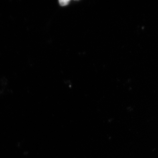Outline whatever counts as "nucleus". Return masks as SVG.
Instances as JSON below:
<instances>
[{"instance_id": "f257e3e1", "label": "nucleus", "mask_w": 158, "mask_h": 158, "mask_svg": "<svg viewBox=\"0 0 158 158\" xmlns=\"http://www.w3.org/2000/svg\"><path fill=\"white\" fill-rule=\"evenodd\" d=\"M70 2V1L68 0H64V1L62 0V1H59V2L61 6H65L68 5Z\"/></svg>"}]
</instances>
